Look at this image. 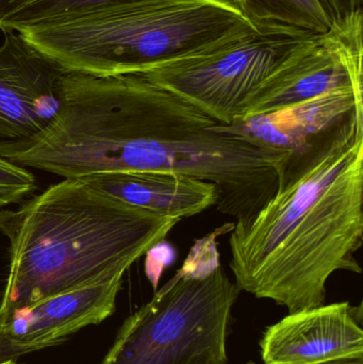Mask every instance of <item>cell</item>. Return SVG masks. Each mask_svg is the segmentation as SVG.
<instances>
[{
    "mask_svg": "<svg viewBox=\"0 0 363 364\" xmlns=\"http://www.w3.org/2000/svg\"><path fill=\"white\" fill-rule=\"evenodd\" d=\"M255 27L285 26L315 34L332 28L319 0H230Z\"/></svg>",
    "mask_w": 363,
    "mask_h": 364,
    "instance_id": "cell-14",
    "label": "cell"
},
{
    "mask_svg": "<svg viewBox=\"0 0 363 364\" xmlns=\"http://www.w3.org/2000/svg\"><path fill=\"white\" fill-rule=\"evenodd\" d=\"M0 364H19L16 361H9V363H0Z\"/></svg>",
    "mask_w": 363,
    "mask_h": 364,
    "instance_id": "cell-19",
    "label": "cell"
},
{
    "mask_svg": "<svg viewBox=\"0 0 363 364\" xmlns=\"http://www.w3.org/2000/svg\"><path fill=\"white\" fill-rule=\"evenodd\" d=\"M332 26L351 25L363 17L362 0H319Z\"/></svg>",
    "mask_w": 363,
    "mask_h": 364,
    "instance_id": "cell-16",
    "label": "cell"
},
{
    "mask_svg": "<svg viewBox=\"0 0 363 364\" xmlns=\"http://www.w3.org/2000/svg\"><path fill=\"white\" fill-rule=\"evenodd\" d=\"M317 36L285 26H261L223 50L168 64L140 76L217 123L229 125L242 117L249 97Z\"/></svg>",
    "mask_w": 363,
    "mask_h": 364,
    "instance_id": "cell-6",
    "label": "cell"
},
{
    "mask_svg": "<svg viewBox=\"0 0 363 364\" xmlns=\"http://www.w3.org/2000/svg\"><path fill=\"white\" fill-rule=\"evenodd\" d=\"M80 179L129 205L180 220L217 203L215 184L173 173H111Z\"/></svg>",
    "mask_w": 363,
    "mask_h": 364,
    "instance_id": "cell-12",
    "label": "cell"
},
{
    "mask_svg": "<svg viewBox=\"0 0 363 364\" xmlns=\"http://www.w3.org/2000/svg\"><path fill=\"white\" fill-rule=\"evenodd\" d=\"M230 0H177L107 11L21 36L67 72L140 75L223 50L255 31Z\"/></svg>",
    "mask_w": 363,
    "mask_h": 364,
    "instance_id": "cell-4",
    "label": "cell"
},
{
    "mask_svg": "<svg viewBox=\"0 0 363 364\" xmlns=\"http://www.w3.org/2000/svg\"><path fill=\"white\" fill-rule=\"evenodd\" d=\"M362 59V17L351 25L332 26L249 97L240 119L274 112L332 90H363Z\"/></svg>",
    "mask_w": 363,
    "mask_h": 364,
    "instance_id": "cell-8",
    "label": "cell"
},
{
    "mask_svg": "<svg viewBox=\"0 0 363 364\" xmlns=\"http://www.w3.org/2000/svg\"><path fill=\"white\" fill-rule=\"evenodd\" d=\"M27 354L23 348L17 346L10 338L2 333L0 327V363L16 361L19 357Z\"/></svg>",
    "mask_w": 363,
    "mask_h": 364,
    "instance_id": "cell-17",
    "label": "cell"
},
{
    "mask_svg": "<svg viewBox=\"0 0 363 364\" xmlns=\"http://www.w3.org/2000/svg\"><path fill=\"white\" fill-rule=\"evenodd\" d=\"M177 0H0V30L18 33L127 6Z\"/></svg>",
    "mask_w": 363,
    "mask_h": 364,
    "instance_id": "cell-13",
    "label": "cell"
},
{
    "mask_svg": "<svg viewBox=\"0 0 363 364\" xmlns=\"http://www.w3.org/2000/svg\"><path fill=\"white\" fill-rule=\"evenodd\" d=\"M355 122H363V90L343 87L266 114L217 124L222 132L287 151L279 188L317 161Z\"/></svg>",
    "mask_w": 363,
    "mask_h": 364,
    "instance_id": "cell-7",
    "label": "cell"
},
{
    "mask_svg": "<svg viewBox=\"0 0 363 364\" xmlns=\"http://www.w3.org/2000/svg\"><path fill=\"white\" fill-rule=\"evenodd\" d=\"M180 220L64 179L0 211L9 267L0 322L19 308L106 282L162 243Z\"/></svg>",
    "mask_w": 363,
    "mask_h": 364,
    "instance_id": "cell-3",
    "label": "cell"
},
{
    "mask_svg": "<svg viewBox=\"0 0 363 364\" xmlns=\"http://www.w3.org/2000/svg\"><path fill=\"white\" fill-rule=\"evenodd\" d=\"M36 188L31 172L0 156V209L23 203Z\"/></svg>",
    "mask_w": 363,
    "mask_h": 364,
    "instance_id": "cell-15",
    "label": "cell"
},
{
    "mask_svg": "<svg viewBox=\"0 0 363 364\" xmlns=\"http://www.w3.org/2000/svg\"><path fill=\"white\" fill-rule=\"evenodd\" d=\"M217 122L140 75L64 70L48 125L15 147L17 162L64 179L164 172L211 182L239 224L278 191L290 154L222 132Z\"/></svg>",
    "mask_w": 363,
    "mask_h": 364,
    "instance_id": "cell-1",
    "label": "cell"
},
{
    "mask_svg": "<svg viewBox=\"0 0 363 364\" xmlns=\"http://www.w3.org/2000/svg\"><path fill=\"white\" fill-rule=\"evenodd\" d=\"M123 278L117 276L14 310L0 322L2 333L27 354L57 346L114 314Z\"/></svg>",
    "mask_w": 363,
    "mask_h": 364,
    "instance_id": "cell-11",
    "label": "cell"
},
{
    "mask_svg": "<svg viewBox=\"0 0 363 364\" xmlns=\"http://www.w3.org/2000/svg\"><path fill=\"white\" fill-rule=\"evenodd\" d=\"M215 237L197 241L174 277L124 322L99 364H227L241 291L222 267Z\"/></svg>",
    "mask_w": 363,
    "mask_h": 364,
    "instance_id": "cell-5",
    "label": "cell"
},
{
    "mask_svg": "<svg viewBox=\"0 0 363 364\" xmlns=\"http://www.w3.org/2000/svg\"><path fill=\"white\" fill-rule=\"evenodd\" d=\"M320 364H363V354L353 356L342 357L335 360L326 361Z\"/></svg>",
    "mask_w": 363,
    "mask_h": 364,
    "instance_id": "cell-18",
    "label": "cell"
},
{
    "mask_svg": "<svg viewBox=\"0 0 363 364\" xmlns=\"http://www.w3.org/2000/svg\"><path fill=\"white\" fill-rule=\"evenodd\" d=\"M64 70L21 34L4 32L0 46V143L28 140L48 125L59 105Z\"/></svg>",
    "mask_w": 363,
    "mask_h": 364,
    "instance_id": "cell-9",
    "label": "cell"
},
{
    "mask_svg": "<svg viewBox=\"0 0 363 364\" xmlns=\"http://www.w3.org/2000/svg\"><path fill=\"white\" fill-rule=\"evenodd\" d=\"M249 364H255V363H249Z\"/></svg>",
    "mask_w": 363,
    "mask_h": 364,
    "instance_id": "cell-20",
    "label": "cell"
},
{
    "mask_svg": "<svg viewBox=\"0 0 363 364\" xmlns=\"http://www.w3.org/2000/svg\"><path fill=\"white\" fill-rule=\"evenodd\" d=\"M362 201L363 122H355L249 224L230 229L239 290L289 314L324 305L332 274H362Z\"/></svg>",
    "mask_w": 363,
    "mask_h": 364,
    "instance_id": "cell-2",
    "label": "cell"
},
{
    "mask_svg": "<svg viewBox=\"0 0 363 364\" xmlns=\"http://www.w3.org/2000/svg\"><path fill=\"white\" fill-rule=\"evenodd\" d=\"M362 305L349 301L289 314L260 342L264 364H320L363 354Z\"/></svg>",
    "mask_w": 363,
    "mask_h": 364,
    "instance_id": "cell-10",
    "label": "cell"
}]
</instances>
